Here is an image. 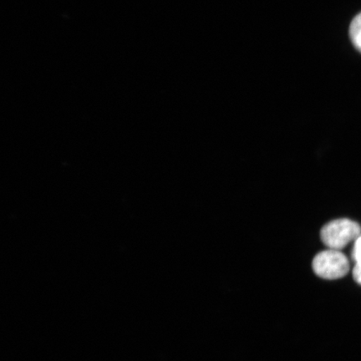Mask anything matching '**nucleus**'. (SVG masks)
<instances>
[{"mask_svg":"<svg viewBox=\"0 0 361 361\" xmlns=\"http://www.w3.org/2000/svg\"><path fill=\"white\" fill-rule=\"evenodd\" d=\"M361 233L360 226L348 219L333 220L324 225L320 238L329 250H341L351 241L356 240Z\"/></svg>","mask_w":361,"mask_h":361,"instance_id":"nucleus-1","label":"nucleus"},{"mask_svg":"<svg viewBox=\"0 0 361 361\" xmlns=\"http://www.w3.org/2000/svg\"><path fill=\"white\" fill-rule=\"evenodd\" d=\"M312 268L319 278L334 281L348 274L350 263L341 250H329L320 252L314 257Z\"/></svg>","mask_w":361,"mask_h":361,"instance_id":"nucleus-2","label":"nucleus"},{"mask_svg":"<svg viewBox=\"0 0 361 361\" xmlns=\"http://www.w3.org/2000/svg\"><path fill=\"white\" fill-rule=\"evenodd\" d=\"M349 33L352 44L361 53V13L350 23Z\"/></svg>","mask_w":361,"mask_h":361,"instance_id":"nucleus-3","label":"nucleus"},{"mask_svg":"<svg viewBox=\"0 0 361 361\" xmlns=\"http://www.w3.org/2000/svg\"><path fill=\"white\" fill-rule=\"evenodd\" d=\"M352 258L356 264H361V235L355 240Z\"/></svg>","mask_w":361,"mask_h":361,"instance_id":"nucleus-4","label":"nucleus"},{"mask_svg":"<svg viewBox=\"0 0 361 361\" xmlns=\"http://www.w3.org/2000/svg\"><path fill=\"white\" fill-rule=\"evenodd\" d=\"M353 277L355 282L361 286V264H355L353 270Z\"/></svg>","mask_w":361,"mask_h":361,"instance_id":"nucleus-5","label":"nucleus"}]
</instances>
